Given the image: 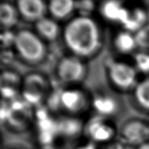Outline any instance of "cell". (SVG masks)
Here are the masks:
<instances>
[{"label":"cell","instance_id":"obj_9","mask_svg":"<svg viewBox=\"0 0 149 149\" xmlns=\"http://www.w3.org/2000/svg\"><path fill=\"white\" fill-rule=\"evenodd\" d=\"M17 10L24 19L36 23L46 17L47 6L41 0H21L17 3Z\"/></svg>","mask_w":149,"mask_h":149},{"label":"cell","instance_id":"obj_24","mask_svg":"<svg viewBox=\"0 0 149 149\" xmlns=\"http://www.w3.org/2000/svg\"><path fill=\"white\" fill-rule=\"evenodd\" d=\"M40 149H58L56 148L55 146L53 144H46V145H42V147Z\"/></svg>","mask_w":149,"mask_h":149},{"label":"cell","instance_id":"obj_3","mask_svg":"<svg viewBox=\"0 0 149 149\" xmlns=\"http://www.w3.org/2000/svg\"><path fill=\"white\" fill-rule=\"evenodd\" d=\"M111 81L120 90L135 88L137 84V71L132 65L124 62L115 61L108 68Z\"/></svg>","mask_w":149,"mask_h":149},{"label":"cell","instance_id":"obj_8","mask_svg":"<svg viewBox=\"0 0 149 149\" xmlns=\"http://www.w3.org/2000/svg\"><path fill=\"white\" fill-rule=\"evenodd\" d=\"M58 103L64 110L71 113H78L86 106L87 98L79 89H67L58 95Z\"/></svg>","mask_w":149,"mask_h":149},{"label":"cell","instance_id":"obj_6","mask_svg":"<svg viewBox=\"0 0 149 149\" xmlns=\"http://www.w3.org/2000/svg\"><path fill=\"white\" fill-rule=\"evenodd\" d=\"M121 133L127 143L139 147L148 142L149 139L148 124L139 120H132L123 126Z\"/></svg>","mask_w":149,"mask_h":149},{"label":"cell","instance_id":"obj_21","mask_svg":"<svg viewBox=\"0 0 149 149\" xmlns=\"http://www.w3.org/2000/svg\"><path fill=\"white\" fill-rule=\"evenodd\" d=\"M135 68L136 71L143 73H149V54L139 52L135 55Z\"/></svg>","mask_w":149,"mask_h":149},{"label":"cell","instance_id":"obj_4","mask_svg":"<svg viewBox=\"0 0 149 149\" xmlns=\"http://www.w3.org/2000/svg\"><path fill=\"white\" fill-rule=\"evenodd\" d=\"M58 78L67 84H76L82 81L86 74V67L81 58L67 56L59 61L57 67Z\"/></svg>","mask_w":149,"mask_h":149},{"label":"cell","instance_id":"obj_20","mask_svg":"<svg viewBox=\"0 0 149 149\" xmlns=\"http://www.w3.org/2000/svg\"><path fill=\"white\" fill-rule=\"evenodd\" d=\"M134 95L139 106L149 111V77L137 83L134 88Z\"/></svg>","mask_w":149,"mask_h":149},{"label":"cell","instance_id":"obj_25","mask_svg":"<svg viewBox=\"0 0 149 149\" xmlns=\"http://www.w3.org/2000/svg\"><path fill=\"white\" fill-rule=\"evenodd\" d=\"M137 149H149V142H147L142 145L139 146Z\"/></svg>","mask_w":149,"mask_h":149},{"label":"cell","instance_id":"obj_22","mask_svg":"<svg viewBox=\"0 0 149 149\" xmlns=\"http://www.w3.org/2000/svg\"><path fill=\"white\" fill-rule=\"evenodd\" d=\"M94 9V3L92 2H75V10L81 12L79 15L88 16L91 10Z\"/></svg>","mask_w":149,"mask_h":149},{"label":"cell","instance_id":"obj_23","mask_svg":"<svg viewBox=\"0 0 149 149\" xmlns=\"http://www.w3.org/2000/svg\"><path fill=\"white\" fill-rule=\"evenodd\" d=\"M77 149H97L95 148L94 143H88L86 144H84V145H81L80 147H79Z\"/></svg>","mask_w":149,"mask_h":149},{"label":"cell","instance_id":"obj_14","mask_svg":"<svg viewBox=\"0 0 149 149\" xmlns=\"http://www.w3.org/2000/svg\"><path fill=\"white\" fill-rule=\"evenodd\" d=\"M114 44L119 52L128 54L132 52L138 45L136 36L128 31H120L116 35L114 39Z\"/></svg>","mask_w":149,"mask_h":149},{"label":"cell","instance_id":"obj_19","mask_svg":"<svg viewBox=\"0 0 149 149\" xmlns=\"http://www.w3.org/2000/svg\"><path fill=\"white\" fill-rule=\"evenodd\" d=\"M145 13L140 9H135L132 10H127L123 24L127 25L126 31L132 32L134 31L140 29L145 22Z\"/></svg>","mask_w":149,"mask_h":149},{"label":"cell","instance_id":"obj_15","mask_svg":"<svg viewBox=\"0 0 149 149\" xmlns=\"http://www.w3.org/2000/svg\"><path fill=\"white\" fill-rule=\"evenodd\" d=\"M95 110L100 114V116L106 117L113 115L117 110L116 102L109 95H98L93 100Z\"/></svg>","mask_w":149,"mask_h":149},{"label":"cell","instance_id":"obj_26","mask_svg":"<svg viewBox=\"0 0 149 149\" xmlns=\"http://www.w3.org/2000/svg\"><path fill=\"white\" fill-rule=\"evenodd\" d=\"M148 129H149V123H148Z\"/></svg>","mask_w":149,"mask_h":149},{"label":"cell","instance_id":"obj_5","mask_svg":"<svg viewBox=\"0 0 149 149\" xmlns=\"http://www.w3.org/2000/svg\"><path fill=\"white\" fill-rule=\"evenodd\" d=\"M88 136L92 142H107L113 138L116 130L105 117L99 116L90 120L86 127Z\"/></svg>","mask_w":149,"mask_h":149},{"label":"cell","instance_id":"obj_16","mask_svg":"<svg viewBox=\"0 0 149 149\" xmlns=\"http://www.w3.org/2000/svg\"><path fill=\"white\" fill-rule=\"evenodd\" d=\"M127 13V10L117 2L105 3L102 7V14L107 19L111 21L123 22Z\"/></svg>","mask_w":149,"mask_h":149},{"label":"cell","instance_id":"obj_18","mask_svg":"<svg viewBox=\"0 0 149 149\" xmlns=\"http://www.w3.org/2000/svg\"><path fill=\"white\" fill-rule=\"evenodd\" d=\"M59 135L67 137L76 136L82 129V123L77 119L65 118L57 122Z\"/></svg>","mask_w":149,"mask_h":149},{"label":"cell","instance_id":"obj_13","mask_svg":"<svg viewBox=\"0 0 149 149\" xmlns=\"http://www.w3.org/2000/svg\"><path fill=\"white\" fill-rule=\"evenodd\" d=\"M19 78L10 71H4L0 74V93L4 98L13 99L17 94Z\"/></svg>","mask_w":149,"mask_h":149},{"label":"cell","instance_id":"obj_17","mask_svg":"<svg viewBox=\"0 0 149 149\" xmlns=\"http://www.w3.org/2000/svg\"><path fill=\"white\" fill-rule=\"evenodd\" d=\"M17 7L7 3H0V26L10 27L16 24L19 17Z\"/></svg>","mask_w":149,"mask_h":149},{"label":"cell","instance_id":"obj_11","mask_svg":"<svg viewBox=\"0 0 149 149\" xmlns=\"http://www.w3.org/2000/svg\"><path fill=\"white\" fill-rule=\"evenodd\" d=\"M52 19L56 21L68 19L75 10V2L71 0H53L47 6Z\"/></svg>","mask_w":149,"mask_h":149},{"label":"cell","instance_id":"obj_1","mask_svg":"<svg viewBox=\"0 0 149 149\" xmlns=\"http://www.w3.org/2000/svg\"><path fill=\"white\" fill-rule=\"evenodd\" d=\"M63 35L68 48L79 58L94 55L102 45L100 26L90 16L79 15L70 20L66 24Z\"/></svg>","mask_w":149,"mask_h":149},{"label":"cell","instance_id":"obj_12","mask_svg":"<svg viewBox=\"0 0 149 149\" xmlns=\"http://www.w3.org/2000/svg\"><path fill=\"white\" fill-rule=\"evenodd\" d=\"M36 31L42 39L53 41L60 33V28L57 21L52 18L44 17L36 23Z\"/></svg>","mask_w":149,"mask_h":149},{"label":"cell","instance_id":"obj_10","mask_svg":"<svg viewBox=\"0 0 149 149\" xmlns=\"http://www.w3.org/2000/svg\"><path fill=\"white\" fill-rule=\"evenodd\" d=\"M28 103L22 101L13 100L10 104V113L7 119L11 126L15 127H23L26 124L29 117L28 108L26 104Z\"/></svg>","mask_w":149,"mask_h":149},{"label":"cell","instance_id":"obj_7","mask_svg":"<svg viewBox=\"0 0 149 149\" xmlns=\"http://www.w3.org/2000/svg\"><path fill=\"white\" fill-rule=\"evenodd\" d=\"M46 82L39 74H30L23 82V95L28 104H38L46 91Z\"/></svg>","mask_w":149,"mask_h":149},{"label":"cell","instance_id":"obj_2","mask_svg":"<svg viewBox=\"0 0 149 149\" xmlns=\"http://www.w3.org/2000/svg\"><path fill=\"white\" fill-rule=\"evenodd\" d=\"M14 45L21 58L30 63L42 61L47 53L43 39L28 30L19 31L15 36Z\"/></svg>","mask_w":149,"mask_h":149}]
</instances>
